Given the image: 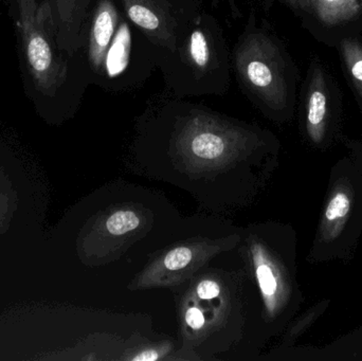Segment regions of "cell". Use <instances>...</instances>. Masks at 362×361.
<instances>
[{"mask_svg": "<svg viewBox=\"0 0 362 361\" xmlns=\"http://www.w3.org/2000/svg\"><path fill=\"white\" fill-rule=\"evenodd\" d=\"M185 321H187V326H191L194 330H198L204 326V317L199 309L192 307V309H187Z\"/></svg>", "mask_w": 362, "mask_h": 361, "instance_id": "cell-16", "label": "cell"}, {"mask_svg": "<svg viewBox=\"0 0 362 361\" xmlns=\"http://www.w3.org/2000/svg\"><path fill=\"white\" fill-rule=\"evenodd\" d=\"M257 279L264 296L276 301L279 292V281L276 273L268 264H259L257 268Z\"/></svg>", "mask_w": 362, "mask_h": 361, "instance_id": "cell-13", "label": "cell"}, {"mask_svg": "<svg viewBox=\"0 0 362 361\" xmlns=\"http://www.w3.org/2000/svg\"><path fill=\"white\" fill-rule=\"evenodd\" d=\"M189 133L191 137L187 135L189 148L199 158L214 160L223 156L227 150V139L217 129L196 125Z\"/></svg>", "mask_w": 362, "mask_h": 361, "instance_id": "cell-9", "label": "cell"}, {"mask_svg": "<svg viewBox=\"0 0 362 361\" xmlns=\"http://www.w3.org/2000/svg\"><path fill=\"white\" fill-rule=\"evenodd\" d=\"M329 305V300L320 301V302L314 305L312 309H308V311L298 320L297 324L293 326V328L291 329L288 335L289 339L297 338L300 335L303 334V333L305 332L310 326H312L313 324H314L316 320H318L319 318L321 317V315L327 311Z\"/></svg>", "mask_w": 362, "mask_h": 361, "instance_id": "cell-12", "label": "cell"}, {"mask_svg": "<svg viewBox=\"0 0 362 361\" xmlns=\"http://www.w3.org/2000/svg\"><path fill=\"white\" fill-rule=\"evenodd\" d=\"M181 52L185 65L189 68V73L196 80L206 78L214 71L217 64L214 36L206 25H196L187 34L181 45Z\"/></svg>", "mask_w": 362, "mask_h": 361, "instance_id": "cell-6", "label": "cell"}, {"mask_svg": "<svg viewBox=\"0 0 362 361\" xmlns=\"http://www.w3.org/2000/svg\"><path fill=\"white\" fill-rule=\"evenodd\" d=\"M25 97L45 118L67 112L80 95L78 61L61 50L45 0H6Z\"/></svg>", "mask_w": 362, "mask_h": 361, "instance_id": "cell-1", "label": "cell"}, {"mask_svg": "<svg viewBox=\"0 0 362 361\" xmlns=\"http://www.w3.org/2000/svg\"><path fill=\"white\" fill-rule=\"evenodd\" d=\"M302 10L316 15L327 25L352 20L361 8V0H299Z\"/></svg>", "mask_w": 362, "mask_h": 361, "instance_id": "cell-8", "label": "cell"}, {"mask_svg": "<svg viewBox=\"0 0 362 361\" xmlns=\"http://www.w3.org/2000/svg\"><path fill=\"white\" fill-rule=\"evenodd\" d=\"M127 18L141 30L151 42L169 52L180 47L178 25L163 0H122Z\"/></svg>", "mask_w": 362, "mask_h": 361, "instance_id": "cell-4", "label": "cell"}, {"mask_svg": "<svg viewBox=\"0 0 362 361\" xmlns=\"http://www.w3.org/2000/svg\"><path fill=\"white\" fill-rule=\"evenodd\" d=\"M192 250L187 247L176 248L167 254L165 259V265L169 271H178L183 268L191 262Z\"/></svg>", "mask_w": 362, "mask_h": 361, "instance_id": "cell-14", "label": "cell"}, {"mask_svg": "<svg viewBox=\"0 0 362 361\" xmlns=\"http://www.w3.org/2000/svg\"><path fill=\"white\" fill-rule=\"evenodd\" d=\"M236 68L244 84L274 110L287 103L284 63L278 47L261 33L250 34L236 52Z\"/></svg>", "mask_w": 362, "mask_h": 361, "instance_id": "cell-2", "label": "cell"}, {"mask_svg": "<svg viewBox=\"0 0 362 361\" xmlns=\"http://www.w3.org/2000/svg\"><path fill=\"white\" fill-rule=\"evenodd\" d=\"M158 353L155 351H146L144 352V353L140 354V355L136 356V357L133 358V360L135 361H153L158 360Z\"/></svg>", "mask_w": 362, "mask_h": 361, "instance_id": "cell-17", "label": "cell"}, {"mask_svg": "<svg viewBox=\"0 0 362 361\" xmlns=\"http://www.w3.org/2000/svg\"><path fill=\"white\" fill-rule=\"evenodd\" d=\"M341 50L353 82L362 99V44L354 40H344Z\"/></svg>", "mask_w": 362, "mask_h": 361, "instance_id": "cell-10", "label": "cell"}, {"mask_svg": "<svg viewBox=\"0 0 362 361\" xmlns=\"http://www.w3.org/2000/svg\"><path fill=\"white\" fill-rule=\"evenodd\" d=\"M361 8H362V0H361Z\"/></svg>", "mask_w": 362, "mask_h": 361, "instance_id": "cell-18", "label": "cell"}, {"mask_svg": "<svg viewBox=\"0 0 362 361\" xmlns=\"http://www.w3.org/2000/svg\"><path fill=\"white\" fill-rule=\"evenodd\" d=\"M139 225L140 220L135 212L118 211L108 218L106 228L112 235H122L135 230Z\"/></svg>", "mask_w": 362, "mask_h": 361, "instance_id": "cell-11", "label": "cell"}, {"mask_svg": "<svg viewBox=\"0 0 362 361\" xmlns=\"http://www.w3.org/2000/svg\"><path fill=\"white\" fill-rule=\"evenodd\" d=\"M118 23V11L112 0H98L89 14L82 48L86 50L87 64L93 74L104 73L108 51L114 44Z\"/></svg>", "mask_w": 362, "mask_h": 361, "instance_id": "cell-5", "label": "cell"}, {"mask_svg": "<svg viewBox=\"0 0 362 361\" xmlns=\"http://www.w3.org/2000/svg\"><path fill=\"white\" fill-rule=\"evenodd\" d=\"M221 290L218 284L213 281H202L197 286V295L202 300H211L218 297Z\"/></svg>", "mask_w": 362, "mask_h": 361, "instance_id": "cell-15", "label": "cell"}, {"mask_svg": "<svg viewBox=\"0 0 362 361\" xmlns=\"http://www.w3.org/2000/svg\"><path fill=\"white\" fill-rule=\"evenodd\" d=\"M356 206L357 191L352 176L346 173L334 176L317 231V254L335 251L355 218Z\"/></svg>", "mask_w": 362, "mask_h": 361, "instance_id": "cell-3", "label": "cell"}, {"mask_svg": "<svg viewBox=\"0 0 362 361\" xmlns=\"http://www.w3.org/2000/svg\"><path fill=\"white\" fill-rule=\"evenodd\" d=\"M327 84L320 69H316L308 90L306 129L308 137L315 144L322 143L327 135L329 105Z\"/></svg>", "mask_w": 362, "mask_h": 361, "instance_id": "cell-7", "label": "cell"}]
</instances>
